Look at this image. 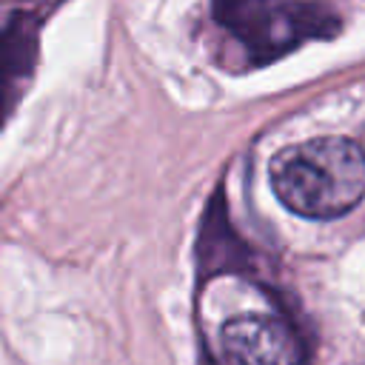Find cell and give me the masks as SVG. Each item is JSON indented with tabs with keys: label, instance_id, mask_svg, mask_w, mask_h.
<instances>
[{
	"label": "cell",
	"instance_id": "1",
	"mask_svg": "<svg viewBox=\"0 0 365 365\" xmlns=\"http://www.w3.org/2000/svg\"><path fill=\"white\" fill-rule=\"evenodd\" d=\"M277 200L308 220H336L365 197V151L345 137H314L271 160Z\"/></svg>",
	"mask_w": 365,
	"mask_h": 365
},
{
	"label": "cell",
	"instance_id": "2",
	"mask_svg": "<svg viewBox=\"0 0 365 365\" xmlns=\"http://www.w3.org/2000/svg\"><path fill=\"white\" fill-rule=\"evenodd\" d=\"M217 20L251 48L279 51L317 31V14L294 0H217Z\"/></svg>",
	"mask_w": 365,
	"mask_h": 365
},
{
	"label": "cell",
	"instance_id": "3",
	"mask_svg": "<svg viewBox=\"0 0 365 365\" xmlns=\"http://www.w3.org/2000/svg\"><path fill=\"white\" fill-rule=\"evenodd\" d=\"M228 365H297L299 342L291 325L271 314H242L222 325Z\"/></svg>",
	"mask_w": 365,
	"mask_h": 365
}]
</instances>
